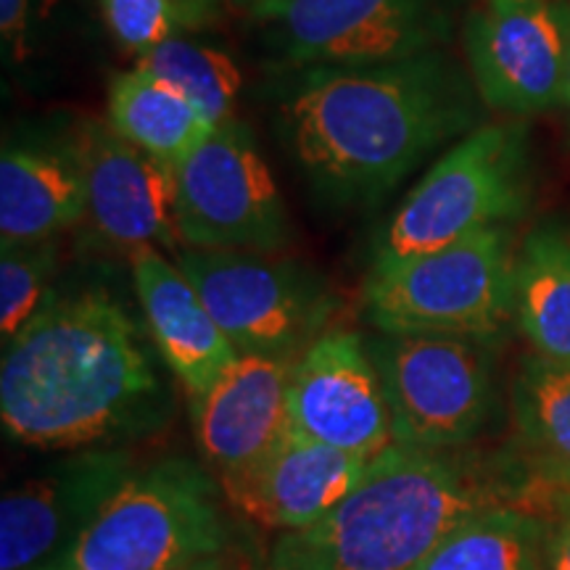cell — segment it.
Returning <instances> with one entry per match:
<instances>
[{"label":"cell","mask_w":570,"mask_h":570,"mask_svg":"<svg viewBox=\"0 0 570 570\" xmlns=\"http://www.w3.org/2000/svg\"><path fill=\"white\" fill-rule=\"evenodd\" d=\"M550 518V570H570V491L554 494Z\"/></svg>","instance_id":"4316f807"},{"label":"cell","mask_w":570,"mask_h":570,"mask_svg":"<svg viewBox=\"0 0 570 570\" xmlns=\"http://www.w3.org/2000/svg\"><path fill=\"white\" fill-rule=\"evenodd\" d=\"M185 32L206 30L225 19L230 0H167Z\"/></svg>","instance_id":"83f0119b"},{"label":"cell","mask_w":570,"mask_h":570,"mask_svg":"<svg viewBox=\"0 0 570 570\" xmlns=\"http://www.w3.org/2000/svg\"><path fill=\"white\" fill-rule=\"evenodd\" d=\"M515 323L533 354L570 370V233L531 227L515 262Z\"/></svg>","instance_id":"ffe728a7"},{"label":"cell","mask_w":570,"mask_h":570,"mask_svg":"<svg viewBox=\"0 0 570 570\" xmlns=\"http://www.w3.org/2000/svg\"><path fill=\"white\" fill-rule=\"evenodd\" d=\"M164 391L119 298L88 288L48 296L6 341L0 417L35 449H90L159 423Z\"/></svg>","instance_id":"7a4b0ae2"},{"label":"cell","mask_w":570,"mask_h":570,"mask_svg":"<svg viewBox=\"0 0 570 570\" xmlns=\"http://www.w3.org/2000/svg\"><path fill=\"white\" fill-rule=\"evenodd\" d=\"M175 219L183 248L281 252L291 240L275 177L238 122L175 164Z\"/></svg>","instance_id":"9c48e42d"},{"label":"cell","mask_w":570,"mask_h":570,"mask_svg":"<svg viewBox=\"0 0 570 570\" xmlns=\"http://www.w3.org/2000/svg\"><path fill=\"white\" fill-rule=\"evenodd\" d=\"M533 196L529 127L481 125L446 148L396 206L370 269L394 267L523 217Z\"/></svg>","instance_id":"5b68a950"},{"label":"cell","mask_w":570,"mask_h":570,"mask_svg":"<svg viewBox=\"0 0 570 570\" xmlns=\"http://www.w3.org/2000/svg\"><path fill=\"white\" fill-rule=\"evenodd\" d=\"M114 40L132 56H146L185 32L167 0H98Z\"/></svg>","instance_id":"d4e9b609"},{"label":"cell","mask_w":570,"mask_h":570,"mask_svg":"<svg viewBox=\"0 0 570 570\" xmlns=\"http://www.w3.org/2000/svg\"><path fill=\"white\" fill-rule=\"evenodd\" d=\"M515 462L539 489L570 491V370L529 354L510 389Z\"/></svg>","instance_id":"d6986e66"},{"label":"cell","mask_w":570,"mask_h":570,"mask_svg":"<svg viewBox=\"0 0 570 570\" xmlns=\"http://www.w3.org/2000/svg\"><path fill=\"white\" fill-rule=\"evenodd\" d=\"M188 570H273V568L259 566V562L248 558V554L240 550V547H233V550L217 554V558L198 562V566L188 568Z\"/></svg>","instance_id":"f1b7e54d"},{"label":"cell","mask_w":570,"mask_h":570,"mask_svg":"<svg viewBox=\"0 0 570 570\" xmlns=\"http://www.w3.org/2000/svg\"><path fill=\"white\" fill-rule=\"evenodd\" d=\"M38 0H0V46L9 63H24L32 56V27Z\"/></svg>","instance_id":"484cf974"},{"label":"cell","mask_w":570,"mask_h":570,"mask_svg":"<svg viewBox=\"0 0 570 570\" xmlns=\"http://www.w3.org/2000/svg\"><path fill=\"white\" fill-rule=\"evenodd\" d=\"M138 63L188 98L212 127L219 130L235 122V104L244 75L233 56L206 42L185 38V32H180L140 56Z\"/></svg>","instance_id":"603a6c76"},{"label":"cell","mask_w":570,"mask_h":570,"mask_svg":"<svg viewBox=\"0 0 570 570\" xmlns=\"http://www.w3.org/2000/svg\"><path fill=\"white\" fill-rule=\"evenodd\" d=\"M562 109L568 111V119H570V48H568V69H566V92H562Z\"/></svg>","instance_id":"4dcf8cb0"},{"label":"cell","mask_w":570,"mask_h":570,"mask_svg":"<svg viewBox=\"0 0 570 570\" xmlns=\"http://www.w3.org/2000/svg\"><path fill=\"white\" fill-rule=\"evenodd\" d=\"M88 217V180L77 142H6L0 156V244L59 238Z\"/></svg>","instance_id":"ac0fdd59"},{"label":"cell","mask_w":570,"mask_h":570,"mask_svg":"<svg viewBox=\"0 0 570 570\" xmlns=\"http://www.w3.org/2000/svg\"><path fill=\"white\" fill-rule=\"evenodd\" d=\"M294 67H375L441 48L439 0H283L254 13Z\"/></svg>","instance_id":"8fae6325"},{"label":"cell","mask_w":570,"mask_h":570,"mask_svg":"<svg viewBox=\"0 0 570 570\" xmlns=\"http://www.w3.org/2000/svg\"><path fill=\"white\" fill-rule=\"evenodd\" d=\"M106 125L173 169L217 130L188 98L140 63L111 77Z\"/></svg>","instance_id":"44dd1931"},{"label":"cell","mask_w":570,"mask_h":570,"mask_svg":"<svg viewBox=\"0 0 570 570\" xmlns=\"http://www.w3.org/2000/svg\"><path fill=\"white\" fill-rule=\"evenodd\" d=\"M138 470L130 452L90 446L69 454L0 499V570H42L75 544Z\"/></svg>","instance_id":"7c38bea8"},{"label":"cell","mask_w":570,"mask_h":570,"mask_svg":"<svg viewBox=\"0 0 570 570\" xmlns=\"http://www.w3.org/2000/svg\"><path fill=\"white\" fill-rule=\"evenodd\" d=\"M88 180V219L98 238L135 254L183 248L175 219V169L119 138L106 122H85L75 138Z\"/></svg>","instance_id":"5bb4252c"},{"label":"cell","mask_w":570,"mask_h":570,"mask_svg":"<svg viewBox=\"0 0 570 570\" xmlns=\"http://www.w3.org/2000/svg\"><path fill=\"white\" fill-rule=\"evenodd\" d=\"M0 248V333L11 341L46 302L48 281L59 265V238Z\"/></svg>","instance_id":"cb8c5ba5"},{"label":"cell","mask_w":570,"mask_h":570,"mask_svg":"<svg viewBox=\"0 0 570 570\" xmlns=\"http://www.w3.org/2000/svg\"><path fill=\"white\" fill-rule=\"evenodd\" d=\"M130 267L142 320L164 365L190 399L202 396L238 360V348L175 259L148 246L130 254Z\"/></svg>","instance_id":"e0dca14e"},{"label":"cell","mask_w":570,"mask_h":570,"mask_svg":"<svg viewBox=\"0 0 570 570\" xmlns=\"http://www.w3.org/2000/svg\"><path fill=\"white\" fill-rule=\"evenodd\" d=\"M539 489L515 458L470 449L391 444L367 462L356 487L320 523L281 533L273 570H415L479 512L531 504ZM552 494V491H544Z\"/></svg>","instance_id":"3957f363"},{"label":"cell","mask_w":570,"mask_h":570,"mask_svg":"<svg viewBox=\"0 0 570 570\" xmlns=\"http://www.w3.org/2000/svg\"><path fill=\"white\" fill-rule=\"evenodd\" d=\"M470 71L441 48L375 67L304 69L281 104L291 154L317 190L370 204L481 127Z\"/></svg>","instance_id":"6da1fadb"},{"label":"cell","mask_w":570,"mask_h":570,"mask_svg":"<svg viewBox=\"0 0 570 570\" xmlns=\"http://www.w3.org/2000/svg\"><path fill=\"white\" fill-rule=\"evenodd\" d=\"M570 0H481L465 19L468 71L483 106L537 117L562 106Z\"/></svg>","instance_id":"30bf717a"},{"label":"cell","mask_w":570,"mask_h":570,"mask_svg":"<svg viewBox=\"0 0 570 570\" xmlns=\"http://www.w3.org/2000/svg\"><path fill=\"white\" fill-rule=\"evenodd\" d=\"M367 462L288 431L267 458L219 483L225 502L252 523L283 533L304 531L356 487Z\"/></svg>","instance_id":"9a60e30c"},{"label":"cell","mask_w":570,"mask_h":570,"mask_svg":"<svg viewBox=\"0 0 570 570\" xmlns=\"http://www.w3.org/2000/svg\"><path fill=\"white\" fill-rule=\"evenodd\" d=\"M550 510L504 504L479 512L415 570H550Z\"/></svg>","instance_id":"7402d4cb"},{"label":"cell","mask_w":570,"mask_h":570,"mask_svg":"<svg viewBox=\"0 0 570 570\" xmlns=\"http://www.w3.org/2000/svg\"><path fill=\"white\" fill-rule=\"evenodd\" d=\"M391 412L394 441L417 449H468L497 407V344L465 336L367 338Z\"/></svg>","instance_id":"ba28073f"},{"label":"cell","mask_w":570,"mask_h":570,"mask_svg":"<svg viewBox=\"0 0 570 570\" xmlns=\"http://www.w3.org/2000/svg\"><path fill=\"white\" fill-rule=\"evenodd\" d=\"M515 238L510 225L370 269L362 304L389 336H465L497 344L515 320Z\"/></svg>","instance_id":"8992f818"},{"label":"cell","mask_w":570,"mask_h":570,"mask_svg":"<svg viewBox=\"0 0 570 570\" xmlns=\"http://www.w3.org/2000/svg\"><path fill=\"white\" fill-rule=\"evenodd\" d=\"M223 483L194 460L138 468L42 570H188L233 550Z\"/></svg>","instance_id":"277c9868"},{"label":"cell","mask_w":570,"mask_h":570,"mask_svg":"<svg viewBox=\"0 0 570 570\" xmlns=\"http://www.w3.org/2000/svg\"><path fill=\"white\" fill-rule=\"evenodd\" d=\"M291 431L373 460L394 444L391 412L367 341L327 327L294 360L288 386Z\"/></svg>","instance_id":"4fadbf2b"},{"label":"cell","mask_w":570,"mask_h":570,"mask_svg":"<svg viewBox=\"0 0 570 570\" xmlns=\"http://www.w3.org/2000/svg\"><path fill=\"white\" fill-rule=\"evenodd\" d=\"M294 362L240 354L209 391L190 399V423L217 479L252 468L291 431L288 386Z\"/></svg>","instance_id":"2e32d148"},{"label":"cell","mask_w":570,"mask_h":570,"mask_svg":"<svg viewBox=\"0 0 570 570\" xmlns=\"http://www.w3.org/2000/svg\"><path fill=\"white\" fill-rule=\"evenodd\" d=\"M275 3H283V0H230V6H235L238 11H248L252 17L254 13L269 9V6H275Z\"/></svg>","instance_id":"f546056e"},{"label":"cell","mask_w":570,"mask_h":570,"mask_svg":"<svg viewBox=\"0 0 570 570\" xmlns=\"http://www.w3.org/2000/svg\"><path fill=\"white\" fill-rule=\"evenodd\" d=\"M175 262L238 354L294 362L336 312L325 277L277 252L180 248Z\"/></svg>","instance_id":"52a82bcc"}]
</instances>
